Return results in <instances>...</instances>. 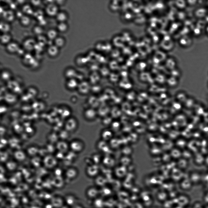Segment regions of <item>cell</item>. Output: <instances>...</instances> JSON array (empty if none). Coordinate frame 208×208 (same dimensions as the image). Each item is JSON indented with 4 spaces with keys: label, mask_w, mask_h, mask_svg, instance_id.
Segmentation results:
<instances>
[{
    "label": "cell",
    "mask_w": 208,
    "mask_h": 208,
    "mask_svg": "<svg viewBox=\"0 0 208 208\" xmlns=\"http://www.w3.org/2000/svg\"><path fill=\"white\" fill-rule=\"evenodd\" d=\"M70 147L73 152L77 154L83 151L84 149L85 145L81 140L75 139L71 142Z\"/></svg>",
    "instance_id": "cell-1"
},
{
    "label": "cell",
    "mask_w": 208,
    "mask_h": 208,
    "mask_svg": "<svg viewBox=\"0 0 208 208\" xmlns=\"http://www.w3.org/2000/svg\"><path fill=\"white\" fill-rule=\"evenodd\" d=\"M100 194V191L95 187L88 188L86 192V196L87 198L94 200L99 198Z\"/></svg>",
    "instance_id": "cell-2"
},
{
    "label": "cell",
    "mask_w": 208,
    "mask_h": 208,
    "mask_svg": "<svg viewBox=\"0 0 208 208\" xmlns=\"http://www.w3.org/2000/svg\"><path fill=\"white\" fill-rule=\"evenodd\" d=\"M99 169L97 165L94 164L87 166L86 173L87 175L91 177L97 176L99 173Z\"/></svg>",
    "instance_id": "cell-3"
},
{
    "label": "cell",
    "mask_w": 208,
    "mask_h": 208,
    "mask_svg": "<svg viewBox=\"0 0 208 208\" xmlns=\"http://www.w3.org/2000/svg\"><path fill=\"white\" fill-rule=\"evenodd\" d=\"M46 12L47 14L50 16L56 15L58 13L57 7L55 4H50L46 7Z\"/></svg>",
    "instance_id": "cell-4"
},
{
    "label": "cell",
    "mask_w": 208,
    "mask_h": 208,
    "mask_svg": "<svg viewBox=\"0 0 208 208\" xmlns=\"http://www.w3.org/2000/svg\"><path fill=\"white\" fill-rule=\"evenodd\" d=\"M36 45L35 41L32 39L26 40L24 43V48L25 49L29 51L35 49Z\"/></svg>",
    "instance_id": "cell-5"
},
{
    "label": "cell",
    "mask_w": 208,
    "mask_h": 208,
    "mask_svg": "<svg viewBox=\"0 0 208 208\" xmlns=\"http://www.w3.org/2000/svg\"><path fill=\"white\" fill-rule=\"evenodd\" d=\"M3 17L6 21L8 22L12 21L14 18V15L13 12L10 10L4 11L3 12Z\"/></svg>",
    "instance_id": "cell-6"
},
{
    "label": "cell",
    "mask_w": 208,
    "mask_h": 208,
    "mask_svg": "<svg viewBox=\"0 0 208 208\" xmlns=\"http://www.w3.org/2000/svg\"><path fill=\"white\" fill-rule=\"evenodd\" d=\"M113 137V132L110 130L104 131L102 132L101 134L102 140L106 142L112 139Z\"/></svg>",
    "instance_id": "cell-7"
},
{
    "label": "cell",
    "mask_w": 208,
    "mask_h": 208,
    "mask_svg": "<svg viewBox=\"0 0 208 208\" xmlns=\"http://www.w3.org/2000/svg\"><path fill=\"white\" fill-rule=\"evenodd\" d=\"M7 49L8 52L11 53L18 52L19 49V47L17 44L14 43H11L8 44Z\"/></svg>",
    "instance_id": "cell-8"
},
{
    "label": "cell",
    "mask_w": 208,
    "mask_h": 208,
    "mask_svg": "<svg viewBox=\"0 0 208 208\" xmlns=\"http://www.w3.org/2000/svg\"><path fill=\"white\" fill-rule=\"evenodd\" d=\"M58 52V48L55 45H50L48 49L47 52L49 55L51 56H56Z\"/></svg>",
    "instance_id": "cell-9"
},
{
    "label": "cell",
    "mask_w": 208,
    "mask_h": 208,
    "mask_svg": "<svg viewBox=\"0 0 208 208\" xmlns=\"http://www.w3.org/2000/svg\"><path fill=\"white\" fill-rule=\"evenodd\" d=\"M68 177L70 179L74 180L77 178L78 174V171L77 169L74 167L70 168L68 170Z\"/></svg>",
    "instance_id": "cell-10"
},
{
    "label": "cell",
    "mask_w": 208,
    "mask_h": 208,
    "mask_svg": "<svg viewBox=\"0 0 208 208\" xmlns=\"http://www.w3.org/2000/svg\"><path fill=\"white\" fill-rule=\"evenodd\" d=\"M95 180V183L98 186L102 187L105 185L106 182L105 178L102 176H97Z\"/></svg>",
    "instance_id": "cell-11"
},
{
    "label": "cell",
    "mask_w": 208,
    "mask_h": 208,
    "mask_svg": "<svg viewBox=\"0 0 208 208\" xmlns=\"http://www.w3.org/2000/svg\"><path fill=\"white\" fill-rule=\"evenodd\" d=\"M56 19L59 22H65L67 19V16L65 13H58L56 15Z\"/></svg>",
    "instance_id": "cell-12"
},
{
    "label": "cell",
    "mask_w": 208,
    "mask_h": 208,
    "mask_svg": "<svg viewBox=\"0 0 208 208\" xmlns=\"http://www.w3.org/2000/svg\"><path fill=\"white\" fill-rule=\"evenodd\" d=\"M1 31L5 33H7L9 31L10 29V25L8 23L5 22H1Z\"/></svg>",
    "instance_id": "cell-13"
},
{
    "label": "cell",
    "mask_w": 208,
    "mask_h": 208,
    "mask_svg": "<svg viewBox=\"0 0 208 208\" xmlns=\"http://www.w3.org/2000/svg\"><path fill=\"white\" fill-rule=\"evenodd\" d=\"M11 40V36L7 33H5L1 36V42L3 44H8Z\"/></svg>",
    "instance_id": "cell-14"
},
{
    "label": "cell",
    "mask_w": 208,
    "mask_h": 208,
    "mask_svg": "<svg viewBox=\"0 0 208 208\" xmlns=\"http://www.w3.org/2000/svg\"><path fill=\"white\" fill-rule=\"evenodd\" d=\"M57 32L53 29H51L47 33L48 38L51 40L55 39L57 36Z\"/></svg>",
    "instance_id": "cell-15"
},
{
    "label": "cell",
    "mask_w": 208,
    "mask_h": 208,
    "mask_svg": "<svg viewBox=\"0 0 208 208\" xmlns=\"http://www.w3.org/2000/svg\"><path fill=\"white\" fill-rule=\"evenodd\" d=\"M65 41L62 38H57L55 40V45L58 48L63 47L65 45Z\"/></svg>",
    "instance_id": "cell-16"
},
{
    "label": "cell",
    "mask_w": 208,
    "mask_h": 208,
    "mask_svg": "<svg viewBox=\"0 0 208 208\" xmlns=\"http://www.w3.org/2000/svg\"><path fill=\"white\" fill-rule=\"evenodd\" d=\"M20 21L21 24L23 25L27 26L30 23V19L28 16L23 15L20 17Z\"/></svg>",
    "instance_id": "cell-17"
},
{
    "label": "cell",
    "mask_w": 208,
    "mask_h": 208,
    "mask_svg": "<svg viewBox=\"0 0 208 208\" xmlns=\"http://www.w3.org/2000/svg\"><path fill=\"white\" fill-rule=\"evenodd\" d=\"M68 28V25L65 22L60 23L57 26L58 30L61 32H65L66 31Z\"/></svg>",
    "instance_id": "cell-18"
},
{
    "label": "cell",
    "mask_w": 208,
    "mask_h": 208,
    "mask_svg": "<svg viewBox=\"0 0 208 208\" xmlns=\"http://www.w3.org/2000/svg\"><path fill=\"white\" fill-rule=\"evenodd\" d=\"M94 206L96 208H102L104 204L103 200L101 198H98L94 200Z\"/></svg>",
    "instance_id": "cell-19"
},
{
    "label": "cell",
    "mask_w": 208,
    "mask_h": 208,
    "mask_svg": "<svg viewBox=\"0 0 208 208\" xmlns=\"http://www.w3.org/2000/svg\"><path fill=\"white\" fill-rule=\"evenodd\" d=\"M23 11L27 14H31L33 12V10L30 6L27 5L24 6L23 8Z\"/></svg>",
    "instance_id": "cell-20"
},
{
    "label": "cell",
    "mask_w": 208,
    "mask_h": 208,
    "mask_svg": "<svg viewBox=\"0 0 208 208\" xmlns=\"http://www.w3.org/2000/svg\"><path fill=\"white\" fill-rule=\"evenodd\" d=\"M34 31L36 35L40 36L43 33V30L41 27L36 26L34 28Z\"/></svg>",
    "instance_id": "cell-21"
},
{
    "label": "cell",
    "mask_w": 208,
    "mask_h": 208,
    "mask_svg": "<svg viewBox=\"0 0 208 208\" xmlns=\"http://www.w3.org/2000/svg\"><path fill=\"white\" fill-rule=\"evenodd\" d=\"M39 44L42 46H43L46 43V40L45 38L43 36H41L38 39Z\"/></svg>",
    "instance_id": "cell-22"
},
{
    "label": "cell",
    "mask_w": 208,
    "mask_h": 208,
    "mask_svg": "<svg viewBox=\"0 0 208 208\" xmlns=\"http://www.w3.org/2000/svg\"><path fill=\"white\" fill-rule=\"evenodd\" d=\"M194 30L195 32L194 33L196 34V36H198L201 35L202 33V30L200 27L198 26H197L195 28Z\"/></svg>",
    "instance_id": "cell-23"
},
{
    "label": "cell",
    "mask_w": 208,
    "mask_h": 208,
    "mask_svg": "<svg viewBox=\"0 0 208 208\" xmlns=\"http://www.w3.org/2000/svg\"><path fill=\"white\" fill-rule=\"evenodd\" d=\"M71 208H84V207L82 205L78 203Z\"/></svg>",
    "instance_id": "cell-24"
},
{
    "label": "cell",
    "mask_w": 208,
    "mask_h": 208,
    "mask_svg": "<svg viewBox=\"0 0 208 208\" xmlns=\"http://www.w3.org/2000/svg\"><path fill=\"white\" fill-rule=\"evenodd\" d=\"M32 3L35 6H38L39 5L41 4V1H32Z\"/></svg>",
    "instance_id": "cell-25"
},
{
    "label": "cell",
    "mask_w": 208,
    "mask_h": 208,
    "mask_svg": "<svg viewBox=\"0 0 208 208\" xmlns=\"http://www.w3.org/2000/svg\"><path fill=\"white\" fill-rule=\"evenodd\" d=\"M205 30L206 33L207 35L208 36V24L205 27Z\"/></svg>",
    "instance_id": "cell-26"
}]
</instances>
